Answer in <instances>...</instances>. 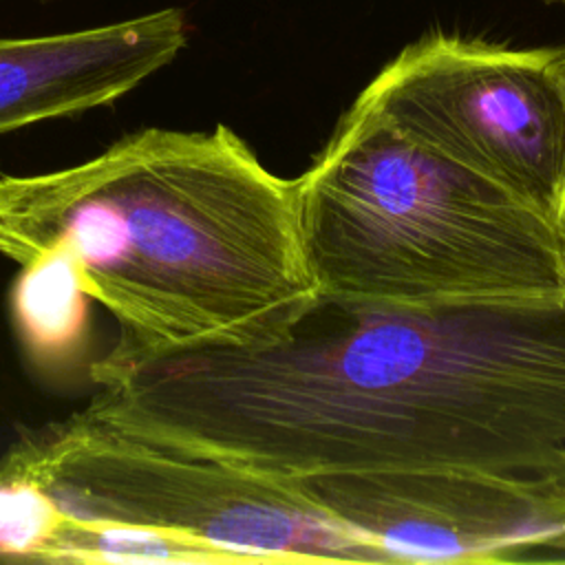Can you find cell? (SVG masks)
<instances>
[{"instance_id": "1", "label": "cell", "mask_w": 565, "mask_h": 565, "mask_svg": "<svg viewBox=\"0 0 565 565\" xmlns=\"http://www.w3.org/2000/svg\"><path fill=\"white\" fill-rule=\"evenodd\" d=\"M86 415L278 477L455 468L565 486V294L316 291L241 342L115 344Z\"/></svg>"}, {"instance_id": "2", "label": "cell", "mask_w": 565, "mask_h": 565, "mask_svg": "<svg viewBox=\"0 0 565 565\" xmlns=\"http://www.w3.org/2000/svg\"><path fill=\"white\" fill-rule=\"evenodd\" d=\"M44 252L68 256L135 349L241 342L318 291L296 179L225 124L143 128L68 168L0 174V254Z\"/></svg>"}, {"instance_id": "3", "label": "cell", "mask_w": 565, "mask_h": 565, "mask_svg": "<svg viewBox=\"0 0 565 565\" xmlns=\"http://www.w3.org/2000/svg\"><path fill=\"white\" fill-rule=\"evenodd\" d=\"M296 194L302 254L322 294L382 302L565 294L554 221L358 97Z\"/></svg>"}, {"instance_id": "4", "label": "cell", "mask_w": 565, "mask_h": 565, "mask_svg": "<svg viewBox=\"0 0 565 565\" xmlns=\"http://www.w3.org/2000/svg\"><path fill=\"white\" fill-rule=\"evenodd\" d=\"M0 477L35 486L62 514L163 534L205 563H391L298 479L183 452L84 411L20 437Z\"/></svg>"}, {"instance_id": "5", "label": "cell", "mask_w": 565, "mask_h": 565, "mask_svg": "<svg viewBox=\"0 0 565 565\" xmlns=\"http://www.w3.org/2000/svg\"><path fill=\"white\" fill-rule=\"evenodd\" d=\"M358 99L558 225L565 46L516 49L435 31L404 46Z\"/></svg>"}, {"instance_id": "6", "label": "cell", "mask_w": 565, "mask_h": 565, "mask_svg": "<svg viewBox=\"0 0 565 565\" xmlns=\"http://www.w3.org/2000/svg\"><path fill=\"white\" fill-rule=\"evenodd\" d=\"M305 492L391 563L565 561V486L477 470L298 477Z\"/></svg>"}, {"instance_id": "7", "label": "cell", "mask_w": 565, "mask_h": 565, "mask_svg": "<svg viewBox=\"0 0 565 565\" xmlns=\"http://www.w3.org/2000/svg\"><path fill=\"white\" fill-rule=\"evenodd\" d=\"M179 9L79 31L0 38V132L110 104L185 46Z\"/></svg>"}, {"instance_id": "8", "label": "cell", "mask_w": 565, "mask_h": 565, "mask_svg": "<svg viewBox=\"0 0 565 565\" xmlns=\"http://www.w3.org/2000/svg\"><path fill=\"white\" fill-rule=\"evenodd\" d=\"M90 298L64 252H44L20 265L11 291L18 335L40 366L68 362L86 340Z\"/></svg>"}, {"instance_id": "9", "label": "cell", "mask_w": 565, "mask_h": 565, "mask_svg": "<svg viewBox=\"0 0 565 565\" xmlns=\"http://www.w3.org/2000/svg\"><path fill=\"white\" fill-rule=\"evenodd\" d=\"M558 232H561V236H563V241H565V210H563V214H561V218H558Z\"/></svg>"}, {"instance_id": "10", "label": "cell", "mask_w": 565, "mask_h": 565, "mask_svg": "<svg viewBox=\"0 0 565 565\" xmlns=\"http://www.w3.org/2000/svg\"><path fill=\"white\" fill-rule=\"evenodd\" d=\"M558 2H563V4H565V0H558Z\"/></svg>"}]
</instances>
